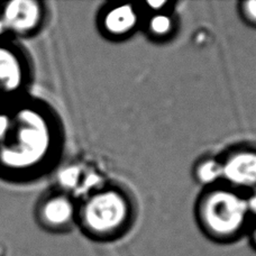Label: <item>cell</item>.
Wrapping results in <instances>:
<instances>
[{
  "instance_id": "5b68a950",
  "label": "cell",
  "mask_w": 256,
  "mask_h": 256,
  "mask_svg": "<svg viewBox=\"0 0 256 256\" xmlns=\"http://www.w3.org/2000/svg\"><path fill=\"white\" fill-rule=\"evenodd\" d=\"M46 18V8L38 0H8L0 2V20L7 35L30 38L38 33Z\"/></svg>"
},
{
  "instance_id": "ba28073f",
  "label": "cell",
  "mask_w": 256,
  "mask_h": 256,
  "mask_svg": "<svg viewBox=\"0 0 256 256\" xmlns=\"http://www.w3.org/2000/svg\"><path fill=\"white\" fill-rule=\"evenodd\" d=\"M136 24L137 14L130 4H122L112 8L104 18V28L109 34L116 36L130 33Z\"/></svg>"
},
{
  "instance_id": "6da1fadb",
  "label": "cell",
  "mask_w": 256,
  "mask_h": 256,
  "mask_svg": "<svg viewBox=\"0 0 256 256\" xmlns=\"http://www.w3.org/2000/svg\"><path fill=\"white\" fill-rule=\"evenodd\" d=\"M58 127L40 100L20 97L8 106V125L0 137V176L28 181L46 170L58 148Z\"/></svg>"
},
{
  "instance_id": "5bb4252c",
  "label": "cell",
  "mask_w": 256,
  "mask_h": 256,
  "mask_svg": "<svg viewBox=\"0 0 256 256\" xmlns=\"http://www.w3.org/2000/svg\"><path fill=\"white\" fill-rule=\"evenodd\" d=\"M248 210H250V212H253L256 214V194L252 196V198L248 201Z\"/></svg>"
},
{
  "instance_id": "8992f818",
  "label": "cell",
  "mask_w": 256,
  "mask_h": 256,
  "mask_svg": "<svg viewBox=\"0 0 256 256\" xmlns=\"http://www.w3.org/2000/svg\"><path fill=\"white\" fill-rule=\"evenodd\" d=\"M76 207L73 201L63 194L44 198L36 208V218L43 227L51 230H63L73 222Z\"/></svg>"
},
{
  "instance_id": "4fadbf2b",
  "label": "cell",
  "mask_w": 256,
  "mask_h": 256,
  "mask_svg": "<svg viewBox=\"0 0 256 256\" xmlns=\"http://www.w3.org/2000/svg\"><path fill=\"white\" fill-rule=\"evenodd\" d=\"M168 4L166 2H148V6H150L153 10H160V9L164 8Z\"/></svg>"
},
{
  "instance_id": "7c38bea8",
  "label": "cell",
  "mask_w": 256,
  "mask_h": 256,
  "mask_svg": "<svg viewBox=\"0 0 256 256\" xmlns=\"http://www.w3.org/2000/svg\"><path fill=\"white\" fill-rule=\"evenodd\" d=\"M244 12L250 20L256 22V0H250L244 4Z\"/></svg>"
},
{
  "instance_id": "3957f363",
  "label": "cell",
  "mask_w": 256,
  "mask_h": 256,
  "mask_svg": "<svg viewBox=\"0 0 256 256\" xmlns=\"http://www.w3.org/2000/svg\"><path fill=\"white\" fill-rule=\"evenodd\" d=\"M128 214L126 199L116 191L91 196L82 208V222L96 235H109L124 225Z\"/></svg>"
},
{
  "instance_id": "9a60e30c",
  "label": "cell",
  "mask_w": 256,
  "mask_h": 256,
  "mask_svg": "<svg viewBox=\"0 0 256 256\" xmlns=\"http://www.w3.org/2000/svg\"><path fill=\"white\" fill-rule=\"evenodd\" d=\"M6 35H7V32H6V30H4L2 20H0V40L4 38V36H6Z\"/></svg>"
},
{
  "instance_id": "7a4b0ae2",
  "label": "cell",
  "mask_w": 256,
  "mask_h": 256,
  "mask_svg": "<svg viewBox=\"0 0 256 256\" xmlns=\"http://www.w3.org/2000/svg\"><path fill=\"white\" fill-rule=\"evenodd\" d=\"M248 212V201L230 191H216L204 201V225L217 236H232L243 227Z\"/></svg>"
},
{
  "instance_id": "2e32d148",
  "label": "cell",
  "mask_w": 256,
  "mask_h": 256,
  "mask_svg": "<svg viewBox=\"0 0 256 256\" xmlns=\"http://www.w3.org/2000/svg\"><path fill=\"white\" fill-rule=\"evenodd\" d=\"M254 242H255V244H256V230L254 232Z\"/></svg>"
},
{
  "instance_id": "9c48e42d",
  "label": "cell",
  "mask_w": 256,
  "mask_h": 256,
  "mask_svg": "<svg viewBox=\"0 0 256 256\" xmlns=\"http://www.w3.org/2000/svg\"><path fill=\"white\" fill-rule=\"evenodd\" d=\"M198 179L204 184H212L224 176L222 164L214 160H208L200 164L198 168Z\"/></svg>"
},
{
  "instance_id": "30bf717a",
  "label": "cell",
  "mask_w": 256,
  "mask_h": 256,
  "mask_svg": "<svg viewBox=\"0 0 256 256\" xmlns=\"http://www.w3.org/2000/svg\"><path fill=\"white\" fill-rule=\"evenodd\" d=\"M148 28L150 33L155 36H166L170 34L173 28V22L166 14L158 12L150 20Z\"/></svg>"
},
{
  "instance_id": "52a82bcc",
  "label": "cell",
  "mask_w": 256,
  "mask_h": 256,
  "mask_svg": "<svg viewBox=\"0 0 256 256\" xmlns=\"http://www.w3.org/2000/svg\"><path fill=\"white\" fill-rule=\"evenodd\" d=\"M224 178L237 186H256V153L238 152L222 164Z\"/></svg>"
},
{
  "instance_id": "277c9868",
  "label": "cell",
  "mask_w": 256,
  "mask_h": 256,
  "mask_svg": "<svg viewBox=\"0 0 256 256\" xmlns=\"http://www.w3.org/2000/svg\"><path fill=\"white\" fill-rule=\"evenodd\" d=\"M32 81L28 58L16 44L0 40V96L15 100L24 97Z\"/></svg>"
},
{
  "instance_id": "8fae6325",
  "label": "cell",
  "mask_w": 256,
  "mask_h": 256,
  "mask_svg": "<svg viewBox=\"0 0 256 256\" xmlns=\"http://www.w3.org/2000/svg\"><path fill=\"white\" fill-rule=\"evenodd\" d=\"M81 178V171L79 168L70 166L63 170L60 176V182L66 188H76Z\"/></svg>"
}]
</instances>
